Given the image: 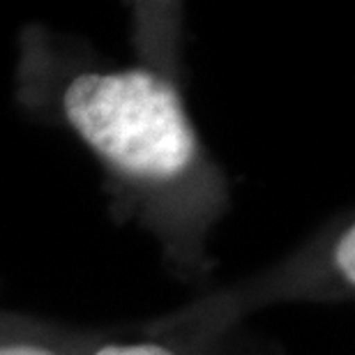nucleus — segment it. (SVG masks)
<instances>
[{
  "label": "nucleus",
  "instance_id": "1",
  "mask_svg": "<svg viewBox=\"0 0 355 355\" xmlns=\"http://www.w3.org/2000/svg\"><path fill=\"white\" fill-rule=\"evenodd\" d=\"M65 123L111 173L168 187L198 166V134L178 88L150 67L81 69L60 90Z\"/></svg>",
  "mask_w": 355,
  "mask_h": 355
},
{
  "label": "nucleus",
  "instance_id": "2",
  "mask_svg": "<svg viewBox=\"0 0 355 355\" xmlns=\"http://www.w3.org/2000/svg\"><path fill=\"white\" fill-rule=\"evenodd\" d=\"M69 342H58L33 330H0V355H81Z\"/></svg>",
  "mask_w": 355,
  "mask_h": 355
},
{
  "label": "nucleus",
  "instance_id": "4",
  "mask_svg": "<svg viewBox=\"0 0 355 355\" xmlns=\"http://www.w3.org/2000/svg\"><path fill=\"white\" fill-rule=\"evenodd\" d=\"M353 231H355L353 224L344 226L339 231V236L335 238V243H332V266H335V272L342 279V284L349 288H353L355 284V261H353L355 233Z\"/></svg>",
  "mask_w": 355,
  "mask_h": 355
},
{
  "label": "nucleus",
  "instance_id": "3",
  "mask_svg": "<svg viewBox=\"0 0 355 355\" xmlns=\"http://www.w3.org/2000/svg\"><path fill=\"white\" fill-rule=\"evenodd\" d=\"M81 355H184V351L166 339H123L95 344Z\"/></svg>",
  "mask_w": 355,
  "mask_h": 355
}]
</instances>
